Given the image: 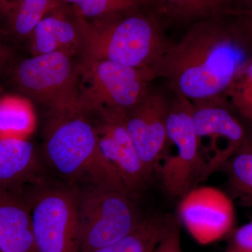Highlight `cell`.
I'll list each match as a JSON object with an SVG mask.
<instances>
[{"instance_id":"cell-1","label":"cell","mask_w":252,"mask_h":252,"mask_svg":"<svg viewBox=\"0 0 252 252\" xmlns=\"http://www.w3.org/2000/svg\"><path fill=\"white\" fill-rule=\"evenodd\" d=\"M236 13L189 26L180 40L170 42L154 69L156 78L191 102L224 96L252 58Z\"/></svg>"},{"instance_id":"cell-2","label":"cell","mask_w":252,"mask_h":252,"mask_svg":"<svg viewBox=\"0 0 252 252\" xmlns=\"http://www.w3.org/2000/svg\"><path fill=\"white\" fill-rule=\"evenodd\" d=\"M77 21L83 60L112 61L154 74L171 42L157 16L144 8Z\"/></svg>"},{"instance_id":"cell-3","label":"cell","mask_w":252,"mask_h":252,"mask_svg":"<svg viewBox=\"0 0 252 252\" xmlns=\"http://www.w3.org/2000/svg\"><path fill=\"white\" fill-rule=\"evenodd\" d=\"M43 147L49 166L66 185L102 187L132 196L101 152L91 116L79 109L49 115Z\"/></svg>"},{"instance_id":"cell-4","label":"cell","mask_w":252,"mask_h":252,"mask_svg":"<svg viewBox=\"0 0 252 252\" xmlns=\"http://www.w3.org/2000/svg\"><path fill=\"white\" fill-rule=\"evenodd\" d=\"M193 110L190 99L174 94L167 113L166 144L155 172L164 193L174 199L180 200L203 182L205 165Z\"/></svg>"},{"instance_id":"cell-5","label":"cell","mask_w":252,"mask_h":252,"mask_svg":"<svg viewBox=\"0 0 252 252\" xmlns=\"http://www.w3.org/2000/svg\"><path fill=\"white\" fill-rule=\"evenodd\" d=\"M79 62L78 109L89 115L130 110L147 95L156 79L151 71L112 61L81 59Z\"/></svg>"},{"instance_id":"cell-6","label":"cell","mask_w":252,"mask_h":252,"mask_svg":"<svg viewBox=\"0 0 252 252\" xmlns=\"http://www.w3.org/2000/svg\"><path fill=\"white\" fill-rule=\"evenodd\" d=\"M144 215L130 195L102 187H84L78 204L79 252H91L124 238Z\"/></svg>"},{"instance_id":"cell-7","label":"cell","mask_w":252,"mask_h":252,"mask_svg":"<svg viewBox=\"0 0 252 252\" xmlns=\"http://www.w3.org/2000/svg\"><path fill=\"white\" fill-rule=\"evenodd\" d=\"M12 79L28 99L49 115L78 109L80 62L60 52L35 55L18 63Z\"/></svg>"},{"instance_id":"cell-8","label":"cell","mask_w":252,"mask_h":252,"mask_svg":"<svg viewBox=\"0 0 252 252\" xmlns=\"http://www.w3.org/2000/svg\"><path fill=\"white\" fill-rule=\"evenodd\" d=\"M24 192L31 207L36 252H79L80 188L39 182Z\"/></svg>"},{"instance_id":"cell-9","label":"cell","mask_w":252,"mask_h":252,"mask_svg":"<svg viewBox=\"0 0 252 252\" xmlns=\"http://www.w3.org/2000/svg\"><path fill=\"white\" fill-rule=\"evenodd\" d=\"M193 120L208 180L252 135V124L240 117L224 96L192 102Z\"/></svg>"},{"instance_id":"cell-10","label":"cell","mask_w":252,"mask_h":252,"mask_svg":"<svg viewBox=\"0 0 252 252\" xmlns=\"http://www.w3.org/2000/svg\"><path fill=\"white\" fill-rule=\"evenodd\" d=\"M179 221L200 245L215 243L230 235L235 223L233 200L226 192L197 187L180 199Z\"/></svg>"},{"instance_id":"cell-11","label":"cell","mask_w":252,"mask_h":252,"mask_svg":"<svg viewBox=\"0 0 252 252\" xmlns=\"http://www.w3.org/2000/svg\"><path fill=\"white\" fill-rule=\"evenodd\" d=\"M125 113L106 111L90 116L94 118L92 119L101 152L134 198L148 187L154 176L144 165L127 132Z\"/></svg>"},{"instance_id":"cell-12","label":"cell","mask_w":252,"mask_h":252,"mask_svg":"<svg viewBox=\"0 0 252 252\" xmlns=\"http://www.w3.org/2000/svg\"><path fill=\"white\" fill-rule=\"evenodd\" d=\"M170 100L161 91H149L138 104L124 114L127 132L141 160L155 176L167 142V117Z\"/></svg>"},{"instance_id":"cell-13","label":"cell","mask_w":252,"mask_h":252,"mask_svg":"<svg viewBox=\"0 0 252 252\" xmlns=\"http://www.w3.org/2000/svg\"><path fill=\"white\" fill-rule=\"evenodd\" d=\"M29 38L33 56L60 52L73 57L81 53L77 16L61 0L38 23Z\"/></svg>"},{"instance_id":"cell-14","label":"cell","mask_w":252,"mask_h":252,"mask_svg":"<svg viewBox=\"0 0 252 252\" xmlns=\"http://www.w3.org/2000/svg\"><path fill=\"white\" fill-rule=\"evenodd\" d=\"M22 190L0 188V252H36L31 207Z\"/></svg>"},{"instance_id":"cell-15","label":"cell","mask_w":252,"mask_h":252,"mask_svg":"<svg viewBox=\"0 0 252 252\" xmlns=\"http://www.w3.org/2000/svg\"><path fill=\"white\" fill-rule=\"evenodd\" d=\"M41 165L27 139L0 137V188L19 190L39 182Z\"/></svg>"},{"instance_id":"cell-16","label":"cell","mask_w":252,"mask_h":252,"mask_svg":"<svg viewBox=\"0 0 252 252\" xmlns=\"http://www.w3.org/2000/svg\"><path fill=\"white\" fill-rule=\"evenodd\" d=\"M232 0H154L152 12L162 26H190L234 12Z\"/></svg>"},{"instance_id":"cell-17","label":"cell","mask_w":252,"mask_h":252,"mask_svg":"<svg viewBox=\"0 0 252 252\" xmlns=\"http://www.w3.org/2000/svg\"><path fill=\"white\" fill-rule=\"evenodd\" d=\"M176 220L169 215L145 216L140 224L124 238L91 252H153Z\"/></svg>"},{"instance_id":"cell-18","label":"cell","mask_w":252,"mask_h":252,"mask_svg":"<svg viewBox=\"0 0 252 252\" xmlns=\"http://www.w3.org/2000/svg\"><path fill=\"white\" fill-rule=\"evenodd\" d=\"M220 171L226 176L227 194L240 205L252 207V135Z\"/></svg>"},{"instance_id":"cell-19","label":"cell","mask_w":252,"mask_h":252,"mask_svg":"<svg viewBox=\"0 0 252 252\" xmlns=\"http://www.w3.org/2000/svg\"><path fill=\"white\" fill-rule=\"evenodd\" d=\"M35 126V112L29 99L15 95L0 99V137L27 139Z\"/></svg>"},{"instance_id":"cell-20","label":"cell","mask_w":252,"mask_h":252,"mask_svg":"<svg viewBox=\"0 0 252 252\" xmlns=\"http://www.w3.org/2000/svg\"><path fill=\"white\" fill-rule=\"evenodd\" d=\"M59 0H19L7 16L9 31L18 38H29L34 28Z\"/></svg>"},{"instance_id":"cell-21","label":"cell","mask_w":252,"mask_h":252,"mask_svg":"<svg viewBox=\"0 0 252 252\" xmlns=\"http://www.w3.org/2000/svg\"><path fill=\"white\" fill-rule=\"evenodd\" d=\"M224 97L240 117L252 124V58L239 71Z\"/></svg>"},{"instance_id":"cell-22","label":"cell","mask_w":252,"mask_h":252,"mask_svg":"<svg viewBox=\"0 0 252 252\" xmlns=\"http://www.w3.org/2000/svg\"><path fill=\"white\" fill-rule=\"evenodd\" d=\"M78 17L96 19L108 15L144 8L136 0H61ZM145 9V8H144Z\"/></svg>"},{"instance_id":"cell-23","label":"cell","mask_w":252,"mask_h":252,"mask_svg":"<svg viewBox=\"0 0 252 252\" xmlns=\"http://www.w3.org/2000/svg\"><path fill=\"white\" fill-rule=\"evenodd\" d=\"M225 252H252V220L230 233Z\"/></svg>"},{"instance_id":"cell-24","label":"cell","mask_w":252,"mask_h":252,"mask_svg":"<svg viewBox=\"0 0 252 252\" xmlns=\"http://www.w3.org/2000/svg\"><path fill=\"white\" fill-rule=\"evenodd\" d=\"M153 252H183L180 223L178 220H175L168 233L154 249Z\"/></svg>"},{"instance_id":"cell-25","label":"cell","mask_w":252,"mask_h":252,"mask_svg":"<svg viewBox=\"0 0 252 252\" xmlns=\"http://www.w3.org/2000/svg\"><path fill=\"white\" fill-rule=\"evenodd\" d=\"M245 8H239L238 13L245 39L252 53V0H245Z\"/></svg>"},{"instance_id":"cell-26","label":"cell","mask_w":252,"mask_h":252,"mask_svg":"<svg viewBox=\"0 0 252 252\" xmlns=\"http://www.w3.org/2000/svg\"><path fill=\"white\" fill-rule=\"evenodd\" d=\"M18 1L19 0H0V14L7 16Z\"/></svg>"},{"instance_id":"cell-27","label":"cell","mask_w":252,"mask_h":252,"mask_svg":"<svg viewBox=\"0 0 252 252\" xmlns=\"http://www.w3.org/2000/svg\"><path fill=\"white\" fill-rule=\"evenodd\" d=\"M11 49L0 43V67L4 65L11 59Z\"/></svg>"}]
</instances>
